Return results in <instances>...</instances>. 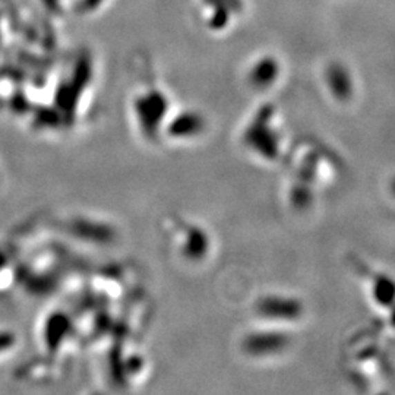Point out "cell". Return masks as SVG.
I'll use <instances>...</instances> for the list:
<instances>
[{"label":"cell","instance_id":"7a4b0ae2","mask_svg":"<svg viewBox=\"0 0 395 395\" xmlns=\"http://www.w3.org/2000/svg\"><path fill=\"white\" fill-rule=\"evenodd\" d=\"M132 113L137 122V128L146 135L154 137L162 133L168 117V100L166 94L158 88H148L137 94L132 102Z\"/></svg>","mask_w":395,"mask_h":395},{"label":"cell","instance_id":"30bf717a","mask_svg":"<svg viewBox=\"0 0 395 395\" xmlns=\"http://www.w3.org/2000/svg\"><path fill=\"white\" fill-rule=\"evenodd\" d=\"M5 261H6V259H5L3 253H2V252H0V268H2V267L5 265Z\"/></svg>","mask_w":395,"mask_h":395},{"label":"cell","instance_id":"9c48e42d","mask_svg":"<svg viewBox=\"0 0 395 395\" xmlns=\"http://www.w3.org/2000/svg\"><path fill=\"white\" fill-rule=\"evenodd\" d=\"M14 344V336L8 332H0V351L8 350Z\"/></svg>","mask_w":395,"mask_h":395},{"label":"cell","instance_id":"5b68a950","mask_svg":"<svg viewBox=\"0 0 395 395\" xmlns=\"http://www.w3.org/2000/svg\"><path fill=\"white\" fill-rule=\"evenodd\" d=\"M206 131V122L204 116L193 110L175 113L167 117L162 133L171 141H193Z\"/></svg>","mask_w":395,"mask_h":395},{"label":"cell","instance_id":"ba28073f","mask_svg":"<svg viewBox=\"0 0 395 395\" xmlns=\"http://www.w3.org/2000/svg\"><path fill=\"white\" fill-rule=\"evenodd\" d=\"M281 66L273 56H262L256 59L249 68L248 82L256 91H265L273 88L280 78Z\"/></svg>","mask_w":395,"mask_h":395},{"label":"cell","instance_id":"277c9868","mask_svg":"<svg viewBox=\"0 0 395 395\" xmlns=\"http://www.w3.org/2000/svg\"><path fill=\"white\" fill-rule=\"evenodd\" d=\"M291 338L284 327L265 324L261 329H253L243 340V351L256 359L276 357L286 353L290 347Z\"/></svg>","mask_w":395,"mask_h":395},{"label":"cell","instance_id":"3957f363","mask_svg":"<svg viewBox=\"0 0 395 395\" xmlns=\"http://www.w3.org/2000/svg\"><path fill=\"white\" fill-rule=\"evenodd\" d=\"M255 312L265 324L286 327L303 316V303L289 294H265L255 306Z\"/></svg>","mask_w":395,"mask_h":395},{"label":"cell","instance_id":"8992f818","mask_svg":"<svg viewBox=\"0 0 395 395\" xmlns=\"http://www.w3.org/2000/svg\"><path fill=\"white\" fill-rule=\"evenodd\" d=\"M177 249L183 258L189 261H202L209 252V236L201 227L186 224L180 227L176 234Z\"/></svg>","mask_w":395,"mask_h":395},{"label":"cell","instance_id":"52a82bcc","mask_svg":"<svg viewBox=\"0 0 395 395\" xmlns=\"http://www.w3.org/2000/svg\"><path fill=\"white\" fill-rule=\"evenodd\" d=\"M324 81L329 95L336 102L347 103L353 98L356 88L351 72L340 61H334V64H329L327 66Z\"/></svg>","mask_w":395,"mask_h":395},{"label":"cell","instance_id":"6da1fadb","mask_svg":"<svg viewBox=\"0 0 395 395\" xmlns=\"http://www.w3.org/2000/svg\"><path fill=\"white\" fill-rule=\"evenodd\" d=\"M242 139L248 151L256 158L268 160L267 163L274 162L281 151V132L280 125L276 126L274 115L269 108L259 112L256 117L253 116L246 126Z\"/></svg>","mask_w":395,"mask_h":395}]
</instances>
